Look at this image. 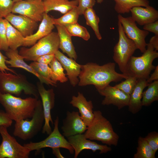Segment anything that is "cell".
<instances>
[{
    "label": "cell",
    "instance_id": "cell-37",
    "mask_svg": "<svg viewBox=\"0 0 158 158\" xmlns=\"http://www.w3.org/2000/svg\"><path fill=\"white\" fill-rule=\"evenodd\" d=\"M14 2L12 0H0V18L11 13Z\"/></svg>",
    "mask_w": 158,
    "mask_h": 158
},
{
    "label": "cell",
    "instance_id": "cell-9",
    "mask_svg": "<svg viewBox=\"0 0 158 158\" xmlns=\"http://www.w3.org/2000/svg\"><path fill=\"white\" fill-rule=\"evenodd\" d=\"M7 128L0 126V134L2 138L0 145V158H28L30 150L19 144L8 133Z\"/></svg>",
    "mask_w": 158,
    "mask_h": 158
},
{
    "label": "cell",
    "instance_id": "cell-7",
    "mask_svg": "<svg viewBox=\"0 0 158 158\" xmlns=\"http://www.w3.org/2000/svg\"><path fill=\"white\" fill-rule=\"evenodd\" d=\"M31 118L15 122L13 135L26 140L32 138L41 130L44 122L41 101L36 107Z\"/></svg>",
    "mask_w": 158,
    "mask_h": 158
},
{
    "label": "cell",
    "instance_id": "cell-42",
    "mask_svg": "<svg viewBox=\"0 0 158 158\" xmlns=\"http://www.w3.org/2000/svg\"><path fill=\"white\" fill-rule=\"evenodd\" d=\"M144 30L158 35V20L150 23L144 25Z\"/></svg>",
    "mask_w": 158,
    "mask_h": 158
},
{
    "label": "cell",
    "instance_id": "cell-24",
    "mask_svg": "<svg viewBox=\"0 0 158 158\" xmlns=\"http://www.w3.org/2000/svg\"><path fill=\"white\" fill-rule=\"evenodd\" d=\"M149 83L147 80L138 79V82L132 93L130 95L128 105V110L133 114L138 113L141 109L142 106L141 100L144 89Z\"/></svg>",
    "mask_w": 158,
    "mask_h": 158
},
{
    "label": "cell",
    "instance_id": "cell-19",
    "mask_svg": "<svg viewBox=\"0 0 158 158\" xmlns=\"http://www.w3.org/2000/svg\"><path fill=\"white\" fill-rule=\"evenodd\" d=\"M70 104L78 109L82 119L87 127L89 126L94 117L92 101H87L83 94L78 92L77 96H72Z\"/></svg>",
    "mask_w": 158,
    "mask_h": 158
},
{
    "label": "cell",
    "instance_id": "cell-49",
    "mask_svg": "<svg viewBox=\"0 0 158 158\" xmlns=\"http://www.w3.org/2000/svg\"><path fill=\"white\" fill-rule=\"evenodd\" d=\"M40 0V1H43V0Z\"/></svg>",
    "mask_w": 158,
    "mask_h": 158
},
{
    "label": "cell",
    "instance_id": "cell-23",
    "mask_svg": "<svg viewBox=\"0 0 158 158\" xmlns=\"http://www.w3.org/2000/svg\"><path fill=\"white\" fill-rule=\"evenodd\" d=\"M59 38V48L66 53L69 58L76 60L77 55L73 44L72 36L63 25H55Z\"/></svg>",
    "mask_w": 158,
    "mask_h": 158
},
{
    "label": "cell",
    "instance_id": "cell-18",
    "mask_svg": "<svg viewBox=\"0 0 158 158\" xmlns=\"http://www.w3.org/2000/svg\"><path fill=\"white\" fill-rule=\"evenodd\" d=\"M55 57L61 64L66 72V75L71 84L75 87L78 84V77L81 71V65L77 63L74 59L68 58L59 50L54 54Z\"/></svg>",
    "mask_w": 158,
    "mask_h": 158
},
{
    "label": "cell",
    "instance_id": "cell-39",
    "mask_svg": "<svg viewBox=\"0 0 158 158\" xmlns=\"http://www.w3.org/2000/svg\"><path fill=\"white\" fill-rule=\"evenodd\" d=\"M78 2L77 8L80 15L83 14L85 11L89 8H93L96 3L95 0H76Z\"/></svg>",
    "mask_w": 158,
    "mask_h": 158
},
{
    "label": "cell",
    "instance_id": "cell-1",
    "mask_svg": "<svg viewBox=\"0 0 158 158\" xmlns=\"http://www.w3.org/2000/svg\"><path fill=\"white\" fill-rule=\"evenodd\" d=\"M115 66V63L111 62L101 66L92 62L81 65L78 84L80 86L93 85L97 89L111 82H117L128 78L126 75L117 72Z\"/></svg>",
    "mask_w": 158,
    "mask_h": 158
},
{
    "label": "cell",
    "instance_id": "cell-29",
    "mask_svg": "<svg viewBox=\"0 0 158 158\" xmlns=\"http://www.w3.org/2000/svg\"><path fill=\"white\" fill-rule=\"evenodd\" d=\"M148 88L142 93V105L150 106L154 102L158 100V80L149 83Z\"/></svg>",
    "mask_w": 158,
    "mask_h": 158
},
{
    "label": "cell",
    "instance_id": "cell-12",
    "mask_svg": "<svg viewBox=\"0 0 158 158\" xmlns=\"http://www.w3.org/2000/svg\"><path fill=\"white\" fill-rule=\"evenodd\" d=\"M11 13L26 16L37 22L41 21L45 12L43 1L22 0L14 3Z\"/></svg>",
    "mask_w": 158,
    "mask_h": 158
},
{
    "label": "cell",
    "instance_id": "cell-6",
    "mask_svg": "<svg viewBox=\"0 0 158 158\" xmlns=\"http://www.w3.org/2000/svg\"><path fill=\"white\" fill-rule=\"evenodd\" d=\"M59 38L56 32H52L41 38L30 48L22 47L19 54L27 61H36L43 55L55 54L59 49Z\"/></svg>",
    "mask_w": 158,
    "mask_h": 158
},
{
    "label": "cell",
    "instance_id": "cell-38",
    "mask_svg": "<svg viewBox=\"0 0 158 158\" xmlns=\"http://www.w3.org/2000/svg\"><path fill=\"white\" fill-rule=\"evenodd\" d=\"M153 152L155 153L158 150V133L152 131L145 138Z\"/></svg>",
    "mask_w": 158,
    "mask_h": 158
},
{
    "label": "cell",
    "instance_id": "cell-3",
    "mask_svg": "<svg viewBox=\"0 0 158 158\" xmlns=\"http://www.w3.org/2000/svg\"><path fill=\"white\" fill-rule=\"evenodd\" d=\"M94 117L83 134L85 137L91 140H96L109 146L117 145L119 138L110 122L102 115L101 111H93Z\"/></svg>",
    "mask_w": 158,
    "mask_h": 158
},
{
    "label": "cell",
    "instance_id": "cell-43",
    "mask_svg": "<svg viewBox=\"0 0 158 158\" xmlns=\"http://www.w3.org/2000/svg\"><path fill=\"white\" fill-rule=\"evenodd\" d=\"M55 58L54 54H46L39 57L36 61L39 63L49 65Z\"/></svg>",
    "mask_w": 158,
    "mask_h": 158
},
{
    "label": "cell",
    "instance_id": "cell-2",
    "mask_svg": "<svg viewBox=\"0 0 158 158\" xmlns=\"http://www.w3.org/2000/svg\"><path fill=\"white\" fill-rule=\"evenodd\" d=\"M41 101L35 97L22 99L0 92V103L8 116L15 122L32 118Z\"/></svg>",
    "mask_w": 158,
    "mask_h": 158
},
{
    "label": "cell",
    "instance_id": "cell-31",
    "mask_svg": "<svg viewBox=\"0 0 158 158\" xmlns=\"http://www.w3.org/2000/svg\"><path fill=\"white\" fill-rule=\"evenodd\" d=\"M137 152L133 158H155V153L153 152L145 139L140 136L138 141Z\"/></svg>",
    "mask_w": 158,
    "mask_h": 158
},
{
    "label": "cell",
    "instance_id": "cell-20",
    "mask_svg": "<svg viewBox=\"0 0 158 158\" xmlns=\"http://www.w3.org/2000/svg\"><path fill=\"white\" fill-rule=\"evenodd\" d=\"M53 18L48 13H45L37 30L35 33L25 37L23 46H32L39 40L52 32L55 27Z\"/></svg>",
    "mask_w": 158,
    "mask_h": 158
},
{
    "label": "cell",
    "instance_id": "cell-41",
    "mask_svg": "<svg viewBox=\"0 0 158 158\" xmlns=\"http://www.w3.org/2000/svg\"><path fill=\"white\" fill-rule=\"evenodd\" d=\"M7 59L6 56L4 55L0 51V71L5 72H6V71H9L13 74H17L14 71L6 66V61Z\"/></svg>",
    "mask_w": 158,
    "mask_h": 158
},
{
    "label": "cell",
    "instance_id": "cell-46",
    "mask_svg": "<svg viewBox=\"0 0 158 158\" xmlns=\"http://www.w3.org/2000/svg\"><path fill=\"white\" fill-rule=\"evenodd\" d=\"M52 153L56 158H63L64 157L61 154L60 150V148L55 147L52 148Z\"/></svg>",
    "mask_w": 158,
    "mask_h": 158
},
{
    "label": "cell",
    "instance_id": "cell-13",
    "mask_svg": "<svg viewBox=\"0 0 158 158\" xmlns=\"http://www.w3.org/2000/svg\"><path fill=\"white\" fill-rule=\"evenodd\" d=\"M36 87L41 99L44 118L42 132L43 133H46L49 135L52 131L50 125V122L52 125L54 124L51 115V110L54 105L55 94L52 89L47 90L43 83L40 82H37Z\"/></svg>",
    "mask_w": 158,
    "mask_h": 158
},
{
    "label": "cell",
    "instance_id": "cell-32",
    "mask_svg": "<svg viewBox=\"0 0 158 158\" xmlns=\"http://www.w3.org/2000/svg\"><path fill=\"white\" fill-rule=\"evenodd\" d=\"M63 26L72 36L78 37L85 41H88L90 38V34L87 29L78 22L66 24Z\"/></svg>",
    "mask_w": 158,
    "mask_h": 158
},
{
    "label": "cell",
    "instance_id": "cell-26",
    "mask_svg": "<svg viewBox=\"0 0 158 158\" xmlns=\"http://www.w3.org/2000/svg\"><path fill=\"white\" fill-rule=\"evenodd\" d=\"M4 21L9 48L13 50L17 49L19 47L23 46L25 37L5 18Z\"/></svg>",
    "mask_w": 158,
    "mask_h": 158
},
{
    "label": "cell",
    "instance_id": "cell-45",
    "mask_svg": "<svg viewBox=\"0 0 158 158\" xmlns=\"http://www.w3.org/2000/svg\"><path fill=\"white\" fill-rule=\"evenodd\" d=\"M154 47V49L158 50V35H155L150 38L149 42Z\"/></svg>",
    "mask_w": 158,
    "mask_h": 158
},
{
    "label": "cell",
    "instance_id": "cell-25",
    "mask_svg": "<svg viewBox=\"0 0 158 158\" xmlns=\"http://www.w3.org/2000/svg\"><path fill=\"white\" fill-rule=\"evenodd\" d=\"M45 12L48 13L52 11H58L64 14L75 7L78 3L76 0H44Z\"/></svg>",
    "mask_w": 158,
    "mask_h": 158
},
{
    "label": "cell",
    "instance_id": "cell-14",
    "mask_svg": "<svg viewBox=\"0 0 158 158\" xmlns=\"http://www.w3.org/2000/svg\"><path fill=\"white\" fill-rule=\"evenodd\" d=\"M99 93L104 97L102 104L103 105L112 104L118 109L128 106L130 95L109 85L97 89Z\"/></svg>",
    "mask_w": 158,
    "mask_h": 158
},
{
    "label": "cell",
    "instance_id": "cell-21",
    "mask_svg": "<svg viewBox=\"0 0 158 158\" xmlns=\"http://www.w3.org/2000/svg\"><path fill=\"white\" fill-rule=\"evenodd\" d=\"M145 7L135 6L130 10L131 17L140 25H144L158 19V11L157 10L150 5Z\"/></svg>",
    "mask_w": 158,
    "mask_h": 158
},
{
    "label": "cell",
    "instance_id": "cell-48",
    "mask_svg": "<svg viewBox=\"0 0 158 158\" xmlns=\"http://www.w3.org/2000/svg\"><path fill=\"white\" fill-rule=\"evenodd\" d=\"M14 3L18 2L22 0H12Z\"/></svg>",
    "mask_w": 158,
    "mask_h": 158
},
{
    "label": "cell",
    "instance_id": "cell-16",
    "mask_svg": "<svg viewBox=\"0 0 158 158\" xmlns=\"http://www.w3.org/2000/svg\"><path fill=\"white\" fill-rule=\"evenodd\" d=\"M61 129L62 134L67 138L75 135L83 134L87 126L82 119L78 112L68 111L63 120Z\"/></svg>",
    "mask_w": 158,
    "mask_h": 158
},
{
    "label": "cell",
    "instance_id": "cell-44",
    "mask_svg": "<svg viewBox=\"0 0 158 158\" xmlns=\"http://www.w3.org/2000/svg\"><path fill=\"white\" fill-rule=\"evenodd\" d=\"M156 80H158V65L155 66L154 72L147 80V81L148 83H150Z\"/></svg>",
    "mask_w": 158,
    "mask_h": 158
},
{
    "label": "cell",
    "instance_id": "cell-50",
    "mask_svg": "<svg viewBox=\"0 0 158 158\" xmlns=\"http://www.w3.org/2000/svg\"><path fill=\"white\" fill-rule=\"evenodd\" d=\"M0 50H1V49H0Z\"/></svg>",
    "mask_w": 158,
    "mask_h": 158
},
{
    "label": "cell",
    "instance_id": "cell-33",
    "mask_svg": "<svg viewBox=\"0 0 158 158\" xmlns=\"http://www.w3.org/2000/svg\"><path fill=\"white\" fill-rule=\"evenodd\" d=\"M77 6L74 7L59 18H54L53 20L54 25H64L66 24L78 22L80 15Z\"/></svg>",
    "mask_w": 158,
    "mask_h": 158
},
{
    "label": "cell",
    "instance_id": "cell-27",
    "mask_svg": "<svg viewBox=\"0 0 158 158\" xmlns=\"http://www.w3.org/2000/svg\"><path fill=\"white\" fill-rule=\"evenodd\" d=\"M114 0L116 3L114 9L119 14L129 13L130 9L134 7H146L149 6V1L148 0Z\"/></svg>",
    "mask_w": 158,
    "mask_h": 158
},
{
    "label": "cell",
    "instance_id": "cell-30",
    "mask_svg": "<svg viewBox=\"0 0 158 158\" xmlns=\"http://www.w3.org/2000/svg\"><path fill=\"white\" fill-rule=\"evenodd\" d=\"M86 21L87 25L90 26L94 31L97 38L99 40L102 39V37L99 30V24L100 19L93 8L86 9L83 14Z\"/></svg>",
    "mask_w": 158,
    "mask_h": 158
},
{
    "label": "cell",
    "instance_id": "cell-4",
    "mask_svg": "<svg viewBox=\"0 0 158 158\" xmlns=\"http://www.w3.org/2000/svg\"><path fill=\"white\" fill-rule=\"evenodd\" d=\"M158 57L157 51L150 43L147 44L146 50L141 56L131 57L126 66L124 74L137 79H147L155 67L152 64L153 61Z\"/></svg>",
    "mask_w": 158,
    "mask_h": 158
},
{
    "label": "cell",
    "instance_id": "cell-15",
    "mask_svg": "<svg viewBox=\"0 0 158 158\" xmlns=\"http://www.w3.org/2000/svg\"><path fill=\"white\" fill-rule=\"evenodd\" d=\"M68 141L74 150V158H77L79 154L85 150H91L93 152L99 151L100 154L105 153L111 150L106 145L99 144L86 139L83 134H78L67 138Z\"/></svg>",
    "mask_w": 158,
    "mask_h": 158
},
{
    "label": "cell",
    "instance_id": "cell-11",
    "mask_svg": "<svg viewBox=\"0 0 158 158\" xmlns=\"http://www.w3.org/2000/svg\"><path fill=\"white\" fill-rule=\"evenodd\" d=\"M118 18L126 36L134 42L137 49L143 53L146 50L147 45L145 39L149 32L139 28L131 16L124 17L119 14Z\"/></svg>",
    "mask_w": 158,
    "mask_h": 158
},
{
    "label": "cell",
    "instance_id": "cell-8",
    "mask_svg": "<svg viewBox=\"0 0 158 158\" xmlns=\"http://www.w3.org/2000/svg\"><path fill=\"white\" fill-rule=\"evenodd\" d=\"M119 39L114 48L113 59L122 73L124 74L127 64L137 49L134 42L126 35L121 23H118Z\"/></svg>",
    "mask_w": 158,
    "mask_h": 158
},
{
    "label": "cell",
    "instance_id": "cell-47",
    "mask_svg": "<svg viewBox=\"0 0 158 158\" xmlns=\"http://www.w3.org/2000/svg\"><path fill=\"white\" fill-rule=\"evenodd\" d=\"M103 1V0H97V2L98 4H101Z\"/></svg>",
    "mask_w": 158,
    "mask_h": 158
},
{
    "label": "cell",
    "instance_id": "cell-5",
    "mask_svg": "<svg viewBox=\"0 0 158 158\" xmlns=\"http://www.w3.org/2000/svg\"><path fill=\"white\" fill-rule=\"evenodd\" d=\"M22 92L26 95H32L37 99L39 96L37 87L29 82L25 75L0 71L1 93L18 96Z\"/></svg>",
    "mask_w": 158,
    "mask_h": 158
},
{
    "label": "cell",
    "instance_id": "cell-35",
    "mask_svg": "<svg viewBox=\"0 0 158 158\" xmlns=\"http://www.w3.org/2000/svg\"><path fill=\"white\" fill-rule=\"evenodd\" d=\"M138 82V79L134 76H129L125 80L114 86L125 93L131 95Z\"/></svg>",
    "mask_w": 158,
    "mask_h": 158
},
{
    "label": "cell",
    "instance_id": "cell-22",
    "mask_svg": "<svg viewBox=\"0 0 158 158\" xmlns=\"http://www.w3.org/2000/svg\"><path fill=\"white\" fill-rule=\"evenodd\" d=\"M5 55L8 60L6 61L8 67L23 68L35 76L42 83L44 81L40 75L31 66L24 61V59L19 53L17 49L13 50L9 48L5 51Z\"/></svg>",
    "mask_w": 158,
    "mask_h": 158
},
{
    "label": "cell",
    "instance_id": "cell-28",
    "mask_svg": "<svg viewBox=\"0 0 158 158\" xmlns=\"http://www.w3.org/2000/svg\"><path fill=\"white\" fill-rule=\"evenodd\" d=\"M30 65L42 78L44 83L54 86H56V83L52 80L53 72L49 65L35 61L31 63Z\"/></svg>",
    "mask_w": 158,
    "mask_h": 158
},
{
    "label": "cell",
    "instance_id": "cell-40",
    "mask_svg": "<svg viewBox=\"0 0 158 158\" xmlns=\"http://www.w3.org/2000/svg\"><path fill=\"white\" fill-rule=\"evenodd\" d=\"M12 121L5 111L0 110V126H3L8 128L11 126Z\"/></svg>",
    "mask_w": 158,
    "mask_h": 158
},
{
    "label": "cell",
    "instance_id": "cell-17",
    "mask_svg": "<svg viewBox=\"0 0 158 158\" xmlns=\"http://www.w3.org/2000/svg\"><path fill=\"white\" fill-rule=\"evenodd\" d=\"M4 18L25 37L33 34L38 26L37 22L21 15H16L11 13Z\"/></svg>",
    "mask_w": 158,
    "mask_h": 158
},
{
    "label": "cell",
    "instance_id": "cell-36",
    "mask_svg": "<svg viewBox=\"0 0 158 158\" xmlns=\"http://www.w3.org/2000/svg\"><path fill=\"white\" fill-rule=\"evenodd\" d=\"M0 43L1 50L6 51L9 49L7 39L4 19L2 18H0Z\"/></svg>",
    "mask_w": 158,
    "mask_h": 158
},
{
    "label": "cell",
    "instance_id": "cell-10",
    "mask_svg": "<svg viewBox=\"0 0 158 158\" xmlns=\"http://www.w3.org/2000/svg\"><path fill=\"white\" fill-rule=\"evenodd\" d=\"M59 118L57 116L55 120L53 130L45 139L38 142H31L24 144L23 145L28 147L31 151H38L41 149L50 147L63 148L68 150L70 153L73 154L74 150L65 137L62 135L59 130L58 126Z\"/></svg>",
    "mask_w": 158,
    "mask_h": 158
},
{
    "label": "cell",
    "instance_id": "cell-34",
    "mask_svg": "<svg viewBox=\"0 0 158 158\" xmlns=\"http://www.w3.org/2000/svg\"><path fill=\"white\" fill-rule=\"evenodd\" d=\"M49 66L53 72L52 80L56 83L59 81L61 83L67 82L68 80L64 73V69L61 63L55 57Z\"/></svg>",
    "mask_w": 158,
    "mask_h": 158
}]
</instances>
